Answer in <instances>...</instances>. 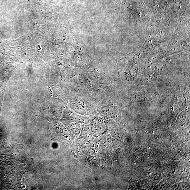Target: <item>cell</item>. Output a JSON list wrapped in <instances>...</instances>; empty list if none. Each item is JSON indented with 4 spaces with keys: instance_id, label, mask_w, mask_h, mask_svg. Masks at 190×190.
<instances>
[{
    "instance_id": "6da1fadb",
    "label": "cell",
    "mask_w": 190,
    "mask_h": 190,
    "mask_svg": "<svg viewBox=\"0 0 190 190\" xmlns=\"http://www.w3.org/2000/svg\"><path fill=\"white\" fill-rule=\"evenodd\" d=\"M87 75L90 80L98 84L108 85L113 82L111 78L96 68H92L88 70Z\"/></svg>"
},
{
    "instance_id": "7a4b0ae2",
    "label": "cell",
    "mask_w": 190,
    "mask_h": 190,
    "mask_svg": "<svg viewBox=\"0 0 190 190\" xmlns=\"http://www.w3.org/2000/svg\"><path fill=\"white\" fill-rule=\"evenodd\" d=\"M70 107L77 113L82 115H89L94 110L93 107L87 101L82 99H75L71 102Z\"/></svg>"
},
{
    "instance_id": "3957f363",
    "label": "cell",
    "mask_w": 190,
    "mask_h": 190,
    "mask_svg": "<svg viewBox=\"0 0 190 190\" xmlns=\"http://www.w3.org/2000/svg\"><path fill=\"white\" fill-rule=\"evenodd\" d=\"M91 129L95 134H100L104 132L107 129L104 117L99 115L95 117L91 122Z\"/></svg>"
}]
</instances>
